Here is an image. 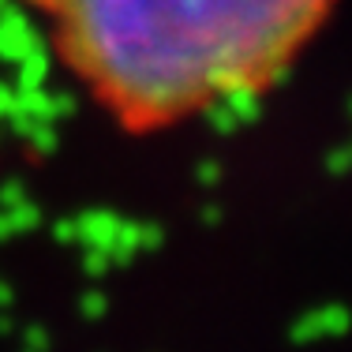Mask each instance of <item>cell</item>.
<instances>
[{
	"label": "cell",
	"instance_id": "obj_1",
	"mask_svg": "<svg viewBox=\"0 0 352 352\" xmlns=\"http://www.w3.org/2000/svg\"><path fill=\"white\" fill-rule=\"evenodd\" d=\"M68 75L124 128L150 131L270 90L333 0H23Z\"/></svg>",
	"mask_w": 352,
	"mask_h": 352
},
{
	"label": "cell",
	"instance_id": "obj_2",
	"mask_svg": "<svg viewBox=\"0 0 352 352\" xmlns=\"http://www.w3.org/2000/svg\"><path fill=\"white\" fill-rule=\"evenodd\" d=\"M349 330V311L341 304H318L311 311H304L296 322L289 326L292 345H322V341H338Z\"/></svg>",
	"mask_w": 352,
	"mask_h": 352
},
{
	"label": "cell",
	"instance_id": "obj_3",
	"mask_svg": "<svg viewBox=\"0 0 352 352\" xmlns=\"http://www.w3.org/2000/svg\"><path fill=\"white\" fill-rule=\"evenodd\" d=\"M116 229H120V221H116L113 214L105 210H94L87 217H79L75 221V240H82L90 251H113V240H116Z\"/></svg>",
	"mask_w": 352,
	"mask_h": 352
},
{
	"label": "cell",
	"instance_id": "obj_4",
	"mask_svg": "<svg viewBox=\"0 0 352 352\" xmlns=\"http://www.w3.org/2000/svg\"><path fill=\"white\" fill-rule=\"evenodd\" d=\"M79 315L90 318V322L105 318V315H109V296H105V292H98V289L82 292V296H79Z\"/></svg>",
	"mask_w": 352,
	"mask_h": 352
},
{
	"label": "cell",
	"instance_id": "obj_5",
	"mask_svg": "<svg viewBox=\"0 0 352 352\" xmlns=\"http://www.w3.org/2000/svg\"><path fill=\"white\" fill-rule=\"evenodd\" d=\"M53 349V338H49L45 326H27L19 333V352H49Z\"/></svg>",
	"mask_w": 352,
	"mask_h": 352
},
{
	"label": "cell",
	"instance_id": "obj_6",
	"mask_svg": "<svg viewBox=\"0 0 352 352\" xmlns=\"http://www.w3.org/2000/svg\"><path fill=\"white\" fill-rule=\"evenodd\" d=\"M109 266H113V258H109L105 251H87V255H82V270H87L90 278H105Z\"/></svg>",
	"mask_w": 352,
	"mask_h": 352
},
{
	"label": "cell",
	"instance_id": "obj_7",
	"mask_svg": "<svg viewBox=\"0 0 352 352\" xmlns=\"http://www.w3.org/2000/svg\"><path fill=\"white\" fill-rule=\"evenodd\" d=\"M56 240H60V244H75V225L72 221L56 225Z\"/></svg>",
	"mask_w": 352,
	"mask_h": 352
},
{
	"label": "cell",
	"instance_id": "obj_8",
	"mask_svg": "<svg viewBox=\"0 0 352 352\" xmlns=\"http://www.w3.org/2000/svg\"><path fill=\"white\" fill-rule=\"evenodd\" d=\"M8 304H12V285L0 281V311H8Z\"/></svg>",
	"mask_w": 352,
	"mask_h": 352
},
{
	"label": "cell",
	"instance_id": "obj_9",
	"mask_svg": "<svg viewBox=\"0 0 352 352\" xmlns=\"http://www.w3.org/2000/svg\"><path fill=\"white\" fill-rule=\"evenodd\" d=\"M12 333H15V322H12L4 311H0V338H12Z\"/></svg>",
	"mask_w": 352,
	"mask_h": 352
},
{
	"label": "cell",
	"instance_id": "obj_10",
	"mask_svg": "<svg viewBox=\"0 0 352 352\" xmlns=\"http://www.w3.org/2000/svg\"><path fill=\"white\" fill-rule=\"evenodd\" d=\"M8 232H12V229H8V217H4V214H0V240H4V236H8Z\"/></svg>",
	"mask_w": 352,
	"mask_h": 352
}]
</instances>
